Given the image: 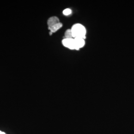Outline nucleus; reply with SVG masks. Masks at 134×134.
Listing matches in <instances>:
<instances>
[{"label": "nucleus", "instance_id": "obj_9", "mask_svg": "<svg viewBox=\"0 0 134 134\" xmlns=\"http://www.w3.org/2000/svg\"><path fill=\"white\" fill-rule=\"evenodd\" d=\"M50 33V35H51L52 34V33H52V32H50V33Z\"/></svg>", "mask_w": 134, "mask_h": 134}, {"label": "nucleus", "instance_id": "obj_5", "mask_svg": "<svg viewBox=\"0 0 134 134\" xmlns=\"http://www.w3.org/2000/svg\"><path fill=\"white\" fill-rule=\"evenodd\" d=\"M62 26H63L62 24L60 23H59L57 25H55L53 26L48 27V29L50 30V32H51L52 33H54V32H56L57 31H58L59 29H60L61 27H62Z\"/></svg>", "mask_w": 134, "mask_h": 134}, {"label": "nucleus", "instance_id": "obj_7", "mask_svg": "<svg viewBox=\"0 0 134 134\" xmlns=\"http://www.w3.org/2000/svg\"><path fill=\"white\" fill-rule=\"evenodd\" d=\"M63 13L65 15H69L72 13V10L70 9H66L63 11Z\"/></svg>", "mask_w": 134, "mask_h": 134}, {"label": "nucleus", "instance_id": "obj_1", "mask_svg": "<svg viewBox=\"0 0 134 134\" xmlns=\"http://www.w3.org/2000/svg\"><path fill=\"white\" fill-rule=\"evenodd\" d=\"M73 38L81 37L85 38L86 29L85 27L81 24H76L73 25L71 28Z\"/></svg>", "mask_w": 134, "mask_h": 134}, {"label": "nucleus", "instance_id": "obj_3", "mask_svg": "<svg viewBox=\"0 0 134 134\" xmlns=\"http://www.w3.org/2000/svg\"><path fill=\"white\" fill-rule=\"evenodd\" d=\"M74 42L75 45V50H79V49L83 47L85 45V39L81 37L74 38Z\"/></svg>", "mask_w": 134, "mask_h": 134}, {"label": "nucleus", "instance_id": "obj_4", "mask_svg": "<svg viewBox=\"0 0 134 134\" xmlns=\"http://www.w3.org/2000/svg\"><path fill=\"white\" fill-rule=\"evenodd\" d=\"M60 23V21L57 17L52 16V17H50L48 19V22H47V24L48 25V27H50L55 25H57Z\"/></svg>", "mask_w": 134, "mask_h": 134}, {"label": "nucleus", "instance_id": "obj_8", "mask_svg": "<svg viewBox=\"0 0 134 134\" xmlns=\"http://www.w3.org/2000/svg\"><path fill=\"white\" fill-rule=\"evenodd\" d=\"M0 134H6V133H4V132H2V131H0Z\"/></svg>", "mask_w": 134, "mask_h": 134}, {"label": "nucleus", "instance_id": "obj_2", "mask_svg": "<svg viewBox=\"0 0 134 134\" xmlns=\"http://www.w3.org/2000/svg\"><path fill=\"white\" fill-rule=\"evenodd\" d=\"M63 45L71 50H75V45L74 38H64L62 40Z\"/></svg>", "mask_w": 134, "mask_h": 134}, {"label": "nucleus", "instance_id": "obj_6", "mask_svg": "<svg viewBox=\"0 0 134 134\" xmlns=\"http://www.w3.org/2000/svg\"><path fill=\"white\" fill-rule=\"evenodd\" d=\"M65 38H73L71 29H67L65 33Z\"/></svg>", "mask_w": 134, "mask_h": 134}]
</instances>
